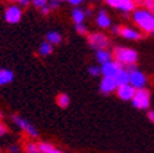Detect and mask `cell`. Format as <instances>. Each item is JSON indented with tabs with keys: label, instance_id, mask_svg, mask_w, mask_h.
<instances>
[{
	"label": "cell",
	"instance_id": "obj_1",
	"mask_svg": "<svg viewBox=\"0 0 154 153\" xmlns=\"http://www.w3.org/2000/svg\"><path fill=\"white\" fill-rule=\"evenodd\" d=\"M134 21L135 24L147 33L154 32V14H151L147 10H135L134 11Z\"/></svg>",
	"mask_w": 154,
	"mask_h": 153
},
{
	"label": "cell",
	"instance_id": "obj_2",
	"mask_svg": "<svg viewBox=\"0 0 154 153\" xmlns=\"http://www.w3.org/2000/svg\"><path fill=\"white\" fill-rule=\"evenodd\" d=\"M113 57L116 58V62H119L120 65H135L138 61V53L132 48L127 47H116L113 51Z\"/></svg>",
	"mask_w": 154,
	"mask_h": 153
},
{
	"label": "cell",
	"instance_id": "obj_3",
	"mask_svg": "<svg viewBox=\"0 0 154 153\" xmlns=\"http://www.w3.org/2000/svg\"><path fill=\"white\" fill-rule=\"evenodd\" d=\"M13 121L17 124V127L21 128V130H22L25 134H28L29 137H32V138H37L38 137V131H37V128H36V126H33L32 123L28 121L25 117L18 116V115H14L13 116Z\"/></svg>",
	"mask_w": 154,
	"mask_h": 153
},
{
	"label": "cell",
	"instance_id": "obj_4",
	"mask_svg": "<svg viewBox=\"0 0 154 153\" xmlns=\"http://www.w3.org/2000/svg\"><path fill=\"white\" fill-rule=\"evenodd\" d=\"M132 105L136 109H147L150 106V93L146 88L136 90L132 98Z\"/></svg>",
	"mask_w": 154,
	"mask_h": 153
},
{
	"label": "cell",
	"instance_id": "obj_5",
	"mask_svg": "<svg viewBox=\"0 0 154 153\" xmlns=\"http://www.w3.org/2000/svg\"><path fill=\"white\" fill-rule=\"evenodd\" d=\"M88 44L92 48L98 50H105L109 44V39L106 37L103 33H90L88 35Z\"/></svg>",
	"mask_w": 154,
	"mask_h": 153
},
{
	"label": "cell",
	"instance_id": "obj_6",
	"mask_svg": "<svg viewBox=\"0 0 154 153\" xmlns=\"http://www.w3.org/2000/svg\"><path fill=\"white\" fill-rule=\"evenodd\" d=\"M146 83H147V79H146V76L142 73L140 70L138 69L129 70V84L132 87H135L136 90H142L144 88Z\"/></svg>",
	"mask_w": 154,
	"mask_h": 153
},
{
	"label": "cell",
	"instance_id": "obj_7",
	"mask_svg": "<svg viewBox=\"0 0 154 153\" xmlns=\"http://www.w3.org/2000/svg\"><path fill=\"white\" fill-rule=\"evenodd\" d=\"M121 69H122V66L119 62H116V61H110L107 64L102 65V68H100L103 77H112V79H116V77L119 76Z\"/></svg>",
	"mask_w": 154,
	"mask_h": 153
},
{
	"label": "cell",
	"instance_id": "obj_8",
	"mask_svg": "<svg viewBox=\"0 0 154 153\" xmlns=\"http://www.w3.org/2000/svg\"><path fill=\"white\" fill-rule=\"evenodd\" d=\"M4 18L8 24H17L22 18V11L19 6H10L4 13Z\"/></svg>",
	"mask_w": 154,
	"mask_h": 153
},
{
	"label": "cell",
	"instance_id": "obj_9",
	"mask_svg": "<svg viewBox=\"0 0 154 153\" xmlns=\"http://www.w3.org/2000/svg\"><path fill=\"white\" fill-rule=\"evenodd\" d=\"M106 3L112 7L121 10L124 13H128L132 11L135 8V0H105Z\"/></svg>",
	"mask_w": 154,
	"mask_h": 153
},
{
	"label": "cell",
	"instance_id": "obj_10",
	"mask_svg": "<svg viewBox=\"0 0 154 153\" xmlns=\"http://www.w3.org/2000/svg\"><path fill=\"white\" fill-rule=\"evenodd\" d=\"M116 91H117V95H119L120 99H122V101H132L135 93H136V88L132 87L131 84H122V86L117 87Z\"/></svg>",
	"mask_w": 154,
	"mask_h": 153
},
{
	"label": "cell",
	"instance_id": "obj_11",
	"mask_svg": "<svg viewBox=\"0 0 154 153\" xmlns=\"http://www.w3.org/2000/svg\"><path fill=\"white\" fill-rule=\"evenodd\" d=\"M119 87L116 79H112V77H103L102 81H100V91L103 94H110L113 91H116Z\"/></svg>",
	"mask_w": 154,
	"mask_h": 153
},
{
	"label": "cell",
	"instance_id": "obj_12",
	"mask_svg": "<svg viewBox=\"0 0 154 153\" xmlns=\"http://www.w3.org/2000/svg\"><path fill=\"white\" fill-rule=\"evenodd\" d=\"M96 61L100 65H105L107 62H110V61H113V54H110L109 51L106 50H98L96 51Z\"/></svg>",
	"mask_w": 154,
	"mask_h": 153
},
{
	"label": "cell",
	"instance_id": "obj_13",
	"mask_svg": "<svg viewBox=\"0 0 154 153\" xmlns=\"http://www.w3.org/2000/svg\"><path fill=\"white\" fill-rule=\"evenodd\" d=\"M120 33H121L122 37L128 39V40H138V39H140V33L136 32L135 29H131V28H121V30H120Z\"/></svg>",
	"mask_w": 154,
	"mask_h": 153
},
{
	"label": "cell",
	"instance_id": "obj_14",
	"mask_svg": "<svg viewBox=\"0 0 154 153\" xmlns=\"http://www.w3.org/2000/svg\"><path fill=\"white\" fill-rule=\"evenodd\" d=\"M96 24H98L100 28H109L110 26V18L105 10H100L99 11V14L96 17Z\"/></svg>",
	"mask_w": 154,
	"mask_h": 153
},
{
	"label": "cell",
	"instance_id": "obj_15",
	"mask_svg": "<svg viewBox=\"0 0 154 153\" xmlns=\"http://www.w3.org/2000/svg\"><path fill=\"white\" fill-rule=\"evenodd\" d=\"M14 80V73L8 69H0V86L8 84Z\"/></svg>",
	"mask_w": 154,
	"mask_h": 153
},
{
	"label": "cell",
	"instance_id": "obj_16",
	"mask_svg": "<svg viewBox=\"0 0 154 153\" xmlns=\"http://www.w3.org/2000/svg\"><path fill=\"white\" fill-rule=\"evenodd\" d=\"M85 11H83V10L80 8H74L73 13H72V18H73L74 24L76 25H79V24H84V19H85Z\"/></svg>",
	"mask_w": 154,
	"mask_h": 153
},
{
	"label": "cell",
	"instance_id": "obj_17",
	"mask_svg": "<svg viewBox=\"0 0 154 153\" xmlns=\"http://www.w3.org/2000/svg\"><path fill=\"white\" fill-rule=\"evenodd\" d=\"M116 81L119 86H122V84H129V70L124 69L122 68L121 72L119 73V76L116 77Z\"/></svg>",
	"mask_w": 154,
	"mask_h": 153
},
{
	"label": "cell",
	"instance_id": "obj_18",
	"mask_svg": "<svg viewBox=\"0 0 154 153\" xmlns=\"http://www.w3.org/2000/svg\"><path fill=\"white\" fill-rule=\"evenodd\" d=\"M45 40H47L50 44H59V43L62 42V36L59 35L58 32H55V30H51V32L47 33Z\"/></svg>",
	"mask_w": 154,
	"mask_h": 153
},
{
	"label": "cell",
	"instance_id": "obj_19",
	"mask_svg": "<svg viewBox=\"0 0 154 153\" xmlns=\"http://www.w3.org/2000/svg\"><path fill=\"white\" fill-rule=\"evenodd\" d=\"M57 104L59 108L65 109L69 106V104H70V98H69L67 94H59V95L57 97Z\"/></svg>",
	"mask_w": 154,
	"mask_h": 153
},
{
	"label": "cell",
	"instance_id": "obj_20",
	"mask_svg": "<svg viewBox=\"0 0 154 153\" xmlns=\"http://www.w3.org/2000/svg\"><path fill=\"white\" fill-rule=\"evenodd\" d=\"M135 4H140L144 10L154 14V0H135Z\"/></svg>",
	"mask_w": 154,
	"mask_h": 153
},
{
	"label": "cell",
	"instance_id": "obj_21",
	"mask_svg": "<svg viewBox=\"0 0 154 153\" xmlns=\"http://www.w3.org/2000/svg\"><path fill=\"white\" fill-rule=\"evenodd\" d=\"M51 53H52V44H50L48 42L42 43L40 48H38V54L43 55V57H47V55H50Z\"/></svg>",
	"mask_w": 154,
	"mask_h": 153
},
{
	"label": "cell",
	"instance_id": "obj_22",
	"mask_svg": "<svg viewBox=\"0 0 154 153\" xmlns=\"http://www.w3.org/2000/svg\"><path fill=\"white\" fill-rule=\"evenodd\" d=\"M38 145V149H40V153H52V150L55 149L54 145H51L50 142H40Z\"/></svg>",
	"mask_w": 154,
	"mask_h": 153
},
{
	"label": "cell",
	"instance_id": "obj_23",
	"mask_svg": "<svg viewBox=\"0 0 154 153\" xmlns=\"http://www.w3.org/2000/svg\"><path fill=\"white\" fill-rule=\"evenodd\" d=\"M25 152L26 153H40V149H38L37 144H35V142H28L25 146Z\"/></svg>",
	"mask_w": 154,
	"mask_h": 153
},
{
	"label": "cell",
	"instance_id": "obj_24",
	"mask_svg": "<svg viewBox=\"0 0 154 153\" xmlns=\"http://www.w3.org/2000/svg\"><path fill=\"white\" fill-rule=\"evenodd\" d=\"M32 3L37 8H43V7H45L48 4V0H32Z\"/></svg>",
	"mask_w": 154,
	"mask_h": 153
},
{
	"label": "cell",
	"instance_id": "obj_25",
	"mask_svg": "<svg viewBox=\"0 0 154 153\" xmlns=\"http://www.w3.org/2000/svg\"><path fill=\"white\" fill-rule=\"evenodd\" d=\"M88 72H90L91 76H99V73H102V70H100L99 66H91L88 69Z\"/></svg>",
	"mask_w": 154,
	"mask_h": 153
},
{
	"label": "cell",
	"instance_id": "obj_26",
	"mask_svg": "<svg viewBox=\"0 0 154 153\" xmlns=\"http://www.w3.org/2000/svg\"><path fill=\"white\" fill-rule=\"evenodd\" d=\"M76 30L80 35H87V32H88V29H87V26L84 25V24H79V25H76Z\"/></svg>",
	"mask_w": 154,
	"mask_h": 153
},
{
	"label": "cell",
	"instance_id": "obj_27",
	"mask_svg": "<svg viewBox=\"0 0 154 153\" xmlns=\"http://www.w3.org/2000/svg\"><path fill=\"white\" fill-rule=\"evenodd\" d=\"M21 152V148L18 146V145H11V146H8V153H19Z\"/></svg>",
	"mask_w": 154,
	"mask_h": 153
},
{
	"label": "cell",
	"instance_id": "obj_28",
	"mask_svg": "<svg viewBox=\"0 0 154 153\" xmlns=\"http://www.w3.org/2000/svg\"><path fill=\"white\" fill-rule=\"evenodd\" d=\"M58 6H59V2H57V0H48V7L51 10L58 8Z\"/></svg>",
	"mask_w": 154,
	"mask_h": 153
},
{
	"label": "cell",
	"instance_id": "obj_29",
	"mask_svg": "<svg viewBox=\"0 0 154 153\" xmlns=\"http://www.w3.org/2000/svg\"><path fill=\"white\" fill-rule=\"evenodd\" d=\"M6 134H7V127L4 126L3 121H0V138L4 137Z\"/></svg>",
	"mask_w": 154,
	"mask_h": 153
},
{
	"label": "cell",
	"instance_id": "obj_30",
	"mask_svg": "<svg viewBox=\"0 0 154 153\" xmlns=\"http://www.w3.org/2000/svg\"><path fill=\"white\" fill-rule=\"evenodd\" d=\"M50 11H51V8L48 7V4L45 7H43L42 8V14H44V15H47V14H50Z\"/></svg>",
	"mask_w": 154,
	"mask_h": 153
},
{
	"label": "cell",
	"instance_id": "obj_31",
	"mask_svg": "<svg viewBox=\"0 0 154 153\" xmlns=\"http://www.w3.org/2000/svg\"><path fill=\"white\" fill-rule=\"evenodd\" d=\"M147 119L151 121V123H154V110L147 112Z\"/></svg>",
	"mask_w": 154,
	"mask_h": 153
},
{
	"label": "cell",
	"instance_id": "obj_32",
	"mask_svg": "<svg viewBox=\"0 0 154 153\" xmlns=\"http://www.w3.org/2000/svg\"><path fill=\"white\" fill-rule=\"evenodd\" d=\"M29 2H30V0H18V3L21 7H26L29 4Z\"/></svg>",
	"mask_w": 154,
	"mask_h": 153
},
{
	"label": "cell",
	"instance_id": "obj_33",
	"mask_svg": "<svg viewBox=\"0 0 154 153\" xmlns=\"http://www.w3.org/2000/svg\"><path fill=\"white\" fill-rule=\"evenodd\" d=\"M67 2H69L70 4H73V6H79V4H80L83 0H67Z\"/></svg>",
	"mask_w": 154,
	"mask_h": 153
},
{
	"label": "cell",
	"instance_id": "obj_34",
	"mask_svg": "<svg viewBox=\"0 0 154 153\" xmlns=\"http://www.w3.org/2000/svg\"><path fill=\"white\" fill-rule=\"evenodd\" d=\"M113 33H120V30H121V28L120 26H113Z\"/></svg>",
	"mask_w": 154,
	"mask_h": 153
},
{
	"label": "cell",
	"instance_id": "obj_35",
	"mask_svg": "<svg viewBox=\"0 0 154 153\" xmlns=\"http://www.w3.org/2000/svg\"><path fill=\"white\" fill-rule=\"evenodd\" d=\"M57 2H63V0H57Z\"/></svg>",
	"mask_w": 154,
	"mask_h": 153
},
{
	"label": "cell",
	"instance_id": "obj_36",
	"mask_svg": "<svg viewBox=\"0 0 154 153\" xmlns=\"http://www.w3.org/2000/svg\"><path fill=\"white\" fill-rule=\"evenodd\" d=\"M11 2H15V0H11ZM17 2H18V0H17Z\"/></svg>",
	"mask_w": 154,
	"mask_h": 153
}]
</instances>
